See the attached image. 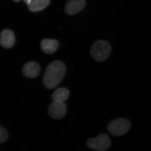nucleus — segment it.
<instances>
[{"mask_svg": "<svg viewBox=\"0 0 151 151\" xmlns=\"http://www.w3.org/2000/svg\"><path fill=\"white\" fill-rule=\"evenodd\" d=\"M23 1L27 6L29 4L31 1V0H23Z\"/></svg>", "mask_w": 151, "mask_h": 151, "instance_id": "nucleus-13", "label": "nucleus"}, {"mask_svg": "<svg viewBox=\"0 0 151 151\" xmlns=\"http://www.w3.org/2000/svg\"><path fill=\"white\" fill-rule=\"evenodd\" d=\"M15 42V37L12 31L6 29L1 32L0 36V44L4 48H12Z\"/></svg>", "mask_w": 151, "mask_h": 151, "instance_id": "nucleus-7", "label": "nucleus"}, {"mask_svg": "<svg viewBox=\"0 0 151 151\" xmlns=\"http://www.w3.org/2000/svg\"><path fill=\"white\" fill-rule=\"evenodd\" d=\"M50 0H31L28 5L29 10L32 12H36L45 9L48 6Z\"/></svg>", "mask_w": 151, "mask_h": 151, "instance_id": "nucleus-10", "label": "nucleus"}, {"mask_svg": "<svg viewBox=\"0 0 151 151\" xmlns=\"http://www.w3.org/2000/svg\"><path fill=\"white\" fill-rule=\"evenodd\" d=\"M65 71V65L62 61L56 60L51 63L46 67L44 74V85L48 89L55 88L62 81Z\"/></svg>", "mask_w": 151, "mask_h": 151, "instance_id": "nucleus-1", "label": "nucleus"}, {"mask_svg": "<svg viewBox=\"0 0 151 151\" xmlns=\"http://www.w3.org/2000/svg\"><path fill=\"white\" fill-rule=\"evenodd\" d=\"M131 123L127 119L120 118L113 120L108 124V130L112 135L120 137L126 134L129 130Z\"/></svg>", "mask_w": 151, "mask_h": 151, "instance_id": "nucleus-3", "label": "nucleus"}, {"mask_svg": "<svg viewBox=\"0 0 151 151\" xmlns=\"http://www.w3.org/2000/svg\"><path fill=\"white\" fill-rule=\"evenodd\" d=\"M112 47L107 41L99 40L95 42L90 48V55L97 62H103L108 59L111 53Z\"/></svg>", "mask_w": 151, "mask_h": 151, "instance_id": "nucleus-2", "label": "nucleus"}, {"mask_svg": "<svg viewBox=\"0 0 151 151\" xmlns=\"http://www.w3.org/2000/svg\"><path fill=\"white\" fill-rule=\"evenodd\" d=\"M89 149L97 151H105L111 145V141L106 134H100L96 137L90 138L86 142Z\"/></svg>", "mask_w": 151, "mask_h": 151, "instance_id": "nucleus-4", "label": "nucleus"}, {"mask_svg": "<svg viewBox=\"0 0 151 151\" xmlns=\"http://www.w3.org/2000/svg\"><path fill=\"white\" fill-rule=\"evenodd\" d=\"M15 2L18 3L21 0H13Z\"/></svg>", "mask_w": 151, "mask_h": 151, "instance_id": "nucleus-14", "label": "nucleus"}, {"mask_svg": "<svg viewBox=\"0 0 151 151\" xmlns=\"http://www.w3.org/2000/svg\"><path fill=\"white\" fill-rule=\"evenodd\" d=\"M42 50L46 54H50L54 53L59 47V43L55 40L45 39L41 42Z\"/></svg>", "mask_w": 151, "mask_h": 151, "instance_id": "nucleus-9", "label": "nucleus"}, {"mask_svg": "<svg viewBox=\"0 0 151 151\" xmlns=\"http://www.w3.org/2000/svg\"><path fill=\"white\" fill-rule=\"evenodd\" d=\"M86 5V0H68L65 4L64 11L69 15H73L79 13Z\"/></svg>", "mask_w": 151, "mask_h": 151, "instance_id": "nucleus-6", "label": "nucleus"}, {"mask_svg": "<svg viewBox=\"0 0 151 151\" xmlns=\"http://www.w3.org/2000/svg\"><path fill=\"white\" fill-rule=\"evenodd\" d=\"M40 68L38 63L35 62L27 63L22 68L24 75L29 78H34L37 77L40 73Z\"/></svg>", "mask_w": 151, "mask_h": 151, "instance_id": "nucleus-8", "label": "nucleus"}, {"mask_svg": "<svg viewBox=\"0 0 151 151\" xmlns=\"http://www.w3.org/2000/svg\"><path fill=\"white\" fill-rule=\"evenodd\" d=\"M9 137V133L4 128L0 127V143L3 144L7 141Z\"/></svg>", "mask_w": 151, "mask_h": 151, "instance_id": "nucleus-12", "label": "nucleus"}, {"mask_svg": "<svg viewBox=\"0 0 151 151\" xmlns=\"http://www.w3.org/2000/svg\"><path fill=\"white\" fill-rule=\"evenodd\" d=\"M67 107L64 103L53 102L49 106L48 113L53 119L59 120L63 118L66 114Z\"/></svg>", "mask_w": 151, "mask_h": 151, "instance_id": "nucleus-5", "label": "nucleus"}, {"mask_svg": "<svg viewBox=\"0 0 151 151\" xmlns=\"http://www.w3.org/2000/svg\"><path fill=\"white\" fill-rule=\"evenodd\" d=\"M69 92L68 89L64 87L58 88L53 92L52 95V99L53 102L64 103L68 99Z\"/></svg>", "mask_w": 151, "mask_h": 151, "instance_id": "nucleus-11", "label": "nucleus"}]
</instances>
